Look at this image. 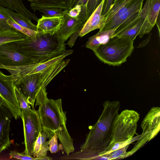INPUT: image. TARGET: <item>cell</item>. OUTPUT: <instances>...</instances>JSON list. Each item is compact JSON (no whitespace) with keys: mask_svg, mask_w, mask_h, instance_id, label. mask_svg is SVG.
I'll return each instance as SVG.
<instances>
[{"mask_svg":"<svg viewBox=\"0 0 160 160\" xmlns=\"http://www.w3.org/2000/svg\"><path fill=\"white\" fill-rule=\"evenodd\" d=\"M103 111L96 123L89 126V131L80 150L75 154L79 160L97 159L99 155L109 145L112 139L113 123L120 109L118 101H105Z\"/></svg>","mask_w":160,"mask_h":160,"instance_id":"obj_1","label":"cell"},{"mask_svg":"<svg viewBox=\"0 0 160 160\" xmlns=\"http://www.w3.org/2000/svg\"><path fill=\"white\" fill-rule=\"evenodd\" d=\"M39 106L37 111L42 131L48 133L49 139L57 135L67 155L73 152L74 150L73 140L66 127V112L63 110L61 99L47 98Z\"/></svg>","mask_w":160,"mask_h":160,"instance_id":"obj_2","label":"cell"},{"mask_svg":"<svg viewBox=\"0 0 160 160\" xmlns=\"http://www.w3.org/2000/svg\"><path fill=\"white\" fill-rule=\"evenodd\" d=\"M65 42L55 34L51 35L38 30L33 36L12 42L35 63L48 61L63 53L66 50Z\"/></svg>","mask_w":160,"mask_h":160,"instance_id":"obj_3","label":"cell"},{"mask_svg":"<svg viewBox=\"0 0 160 160\" xmlns=\"http://www.w3.org/2000/svg\"><path fill=\"white\" fill-rule=\"evenodd\" d=\"M69 59H64L44 70L26 75L14 80L15 85L26 97L32 109H34L36 96L69 63Z\"/></svg>","mask_w":160,"mask_h":160,"instance_id":"obj_4","label":"cell"},{"mask_svg":"<svg viewBox=\"0 0 160 160\" xmlns=\"http://www.w3.org/2000/svg\"><path fill=\"white\" fill-rule=\"evenodd\" d=\"M144 0H114L105 15V24L99 30L106 31L125 26L136 18Z\"/></svg>","mask_w":160,"mask_h":160,"instance_id":"obj_5","label":"cell"},{"mask_svg":"<svg viewBox=\"0 0 160 160\" xmlns=\"http://www.w3.org/2000/svg\"><path fill=\"white\" fill-rule=\"evenodd\" d=\"M133 40L114 36L105 43L100 45L93 52L101 61L112 66H118L126 61L133 51Z\"/></svg>","mask_w":160,"mask_h":160,"instance_id":"obj_6","label":"cell"},{"mask_svg":"<svg viewBox=\"0 0 160 160\" xmlns=\"http://www.w3.org/2000/svg\"><path fill=\"white\" fill-rule=\"evenodd\" d=\"M139 118V113L134 110L125 109L118 114L113 123L111 141L99 157L106 153L115 144L131 140L136 133Z\"/></svg>","mask_w":160,"mask_h":160,"instance_id":"obj_7","label":"cell"},{"mask_svg":"<svg viewBox=\"0 0 160 160\" xmlns=\"http://www.w3.org/2000/svg\"><path fill=\"white\" fill-rule=\"evenodd\" d=\"M21 111V118L23 122L25 145L23 153L32 156L35 142L40 132L42 131V126L37 111L31 108Z\"/></svg>","mask_w":160,"mask_h":160,"instance_id":"obj_8","label":"cell"},{"mask_svg":"<svg viewBox=\"0 0 160 160\" xmlns=\"http://www.w3.org/2000/svg\"><path fill=\"white\" fill-rule=\"evenodd\" d=\"M142 134L133 148L128 152V157L132 155L145 144L153 139L160 129V108L152 107L142 122Z\"/></svg>","mask_w":160,"mask_h":160,"instance_id":"obj_9","label":"cell"},{"mask_svg":"<svg viewBox=\"0 0 160 160\" xmlns=\"http://www.w3.org/2000/svg\"><path fill=\"white\" fill-rule=\"evenodd\" d=\"M73 51V50L71 49L66 50L59 55L42 62L16 66H6L0 65V69H5L7 71L15 80L22 76L42 71L71 54Z\"/></svg>","mask_w":160,"mask_h":160,"instance_id":"obj_10","label":"cell"},{"mask_svg":"<svg viewBox=\"0 0 160 160\" xmlns=\"http://www.w3.org/2000/svg\"><path fill=\"white\" fill-rule=\"evenodd\" d=\"M0 95L3 99V105L9 110L15 119L21 117L22 111L15 94L14 79L11 75H5L0 70Z\"/></svg>","mask_w":160,"mask_h":160,"instance_id":"obj_11","label":"cell"},{"mask_svg":"<svg viewBox=\"0 0 160 160\" xmlns=\"http://www.w3.org/2000/svg\"><path fill=\"white\" fill-rule=\"evenodd\" d=\"M153 27L146 17L138 15L129 23L116 28L114 36L127 38L134 41L138 35L141 38L149 33Z\"/></svg>","mask_w":160,"mask_h":160,"instance_id":"obj_12","label":"cell"},{"mask_svg":"<svg viewBox=\"0 0 160 160\" xmlns=\"http://www.w3.org/2000/svg\"><path fill=\"white\" fill-rule=\"evenodd\" d=\"M34 63L29 57L20 52L12 42L0 45V65L16 66Z\"/></svg>","mask_w":160,"mask_h":160,"instance_id":"obj_13","label":"cell"},{"mask_svg":"<svg viewBox=\"0 0 160 160\" xmlns=\"http://www.w3.org/2000/svg\"><path fill=\"white\" fill-rule=\"evenodd\" d=\"M86 22L80 16L72 18L65 12L62 22L55 34L65 42L72 34L83 27Z\"/></svg>","mask_w":160,"mask_h":160,"instance_id":"obj_14","label":"cell"},{"mask_svg":"<svg viewBox=\"0 0 160 160\" xmlns=\"http://www.w3.org/2000/svg\"><path fill=\"white\" fill-rule=\"evenodd\" d=\"M13 117L5 106H0V153L9 147L12 142L9 137L10 123Z\"/></svg>","mask_w":160,"mask_h":160,"instance_id":"obj_15","label":"cell"},{"mask_svg":"<svg viewBox=\"0 0 160 160\" xmlns=\"http://www.w3.org/2000/svg\"><path fill=\"white\" fill-rule=\"evenodd\" d=\"M105 0L102 2L89 17L83 26L79 36L82 37L94 30H100L105 22V16L102 14L103 7Z\"/></svg>","mask_w":160,"mask_h":160,"instance_id":"obj_16","label":"cell"},{"mask_svg":"<svg viewBox=\"0 0 160 160\" xmlns=\"http://www.w3.org/2000/svg\"><path fill=\"white\" fill-rule=\"evenodd\" d=\"M78 0H37L31 2V8L34 11L44 8H55L64 10L72 8Z\"/></svg>","mask_w":160,"mask_h":160,"instance_id":"obj_17","label":"cell"},{"mask_svg":"<svg viewBox=\"0 0 160 160\" xmlns=\"http://www.w3.org/2000/svg\"><path fill=\"white\" fill-rule=\"evenodd\" d=\"M63 17H46L42 15L37 21V27L38 30L51 35H54L62 22Z\"/></svg>","mask_w":160,"mask_h":160,"instance_id":"obj_18","label":"cell"},{"mask_svg":"<svg viewBox=\"0 0 160 160\" xmlns=\"http://www.w3.org/2000/svg\"><path fill=\"white\" fill-rule=\"evenodd\" d=\"M160 9V0H146L139 15L146 17L154 26L156 23Z\"/></svg>","mask_w":160,"mask_h":160,"instance_id":"obj_19","label":"cell"},{"mask_svg":"<svg viewBox=\"0 0 160 160\" xmlns=\"http://www.w3.org/2000/svg\"><path fill=\"white\" fill-rule=\"evenodd\" d=\"M49 136L48 133L45 131L40 132L36 139L33 147L32 156L39 160H45L48 151H49Z\"/></svg>","mask_w":160,"mask_h":160,"instance_id":"obj_20","label":"cell"},{"mask_svg":"<svg viewBox=\"0 0 160 160\" xmlns=\"http://www.w3.org/2000/svg\"><path fill=\"white\" fill-rule=\"evenodd\" d=\"M0 5L15 11L31 20L36 22L38 20L34 13L26 8L22 0H0Z\"/></svg>","mask_w":160,"mask_h":160,"instance_id":"obj_21","label":"cell"},{"mask_svg":"<svg viewBox=\"0 0 160 160\" xmlns=\"http://www.w3.org/2000/svg\"><path fill=\"white\" fill-rule=\"evenodd\" d=\"M116 29L99 30L97 34L89 38L86 44V47L94 51L100 45L105 43L114 36Z\"/></svg>","mask_w":160,"mask_h":160,"instance_id":"obj_22","label":"cell"},{"mask_svg":"<svg viewBox=\"0 0 160 160\" xmlns=\"http://www.w3.org/2000/svg\"><path fill=\"white\" fill-rule=\"evenodd\" d=\"M0 10L5 13L9 18L19 24L25 28L37 31V25L33 23L31 19L13 10L0 5Z\"/></svg>","mask_w":160,"mask_h":160,"instance_id":"obj_23","label":"cell"},{"mask_svg":"<svg viewBox=\"0 0 160 160\" xmlns=\"http://www.w3.org/2000/svg\"><path fill=\"white\" fill-rule=\"evenodd\" d=\"M102 1L103 0H78L74 6L76 5L80 6L81 11L79 16L86 21Z\"/></svg>","mask_w":160,"mask_h":160,"instance_id":"obj_24","label":"cell"},{"mask_svg":"<svg viewBox=\"0 0 160 160\" xmlns=\"http://www.w3.org/2000/svg\"><path fill=\"white\" fill-rule=\"evenodd\" d=\"M28 37L13 28L7 31L0 30V45L9 42L23 40Z\"/></svg>","mask_w":160,"mask_h":160,"instance_id":"obj_25","label":"cell"},{"mask_svg":"<svg viewBox=\"0 0 160 160\" xmlns=\"http://www.w3.org/2000/svg\"><path fill=\"white\" fill-rule=\"evenodd\" d=\"M129 144H127L119 149L114 150L109 153L104 154L100 157H104L108 160L123 158H126L128 157V152H126V150Z\"/></svg>","mask_w":160,"mask_h":160,"instance_id":"obj_26","label":"cell"},{"mask_svg":"<svg viewBox=\"0 0 160 160\" xmlns=\"http://www.w3.org/2000/svg\"><path fill=\"white\" fill-rule=\"evenodd\" d=\"M14 91L16 98L21 110H28L31 109L27 98L22 92L14 85Z\"/></svg>","mask_w":160,"mask_h":160,"instance_id":"obj_27","label":"cell"},{"mask_svg":"<svg viewBox=\"0 0 160 160\" xmlns=\"http://www.w3.org/2000/svg\"><path fill=\"white\" fill-rule=\"evenodd\" d=\"M7 22L12 28L28 37L33 36L37 32L22 26L10 18L8 19Z\"/></svg>","mask_w":160,"mask_h":160,"instance_id":"obj_28","label":"cell"},{"mask_svg":"<svg viewBox=\"0 0 160 160\" xmlns=\"http://www.w3.org/2000/svg\"><path fill=\"white\" fill-rule=\"evenodd\" d=\"M39 11L46 17H63L65 13V10L55 8H44Z\"/></svg>","mask_w":160,"mask_h":160,"instance_id":"obj_29","label":"cell"},{"mask_svg":"<svg viewBox=\"0 0 160 160\" xmlns=\"http://www.w3.org/2000/svg\"><path fill=\"white\" fill-rule=\"evenodd\" d=\"M9 155L10 158L24 160H39L38 158L36 157L27 155L23 152L20 153L15 150L10 151Z\"/></svg>","mask_w":160,"mask_h":160,"instance_id":"obj_30","label":"cell"},{"mask_svg":"<svg viewBox=\"0 0 160 160\" xmlns=\"http://www.w3.org/2000/svg\"><path fill=\"white\" fill-rule=\"evenodd\" d=\"M9 18V17L0 10V30L7 31L13 29L7 22L8 19Z\"/></svg>","mask_w":160,"mask_h":160,"instance_id":"obj_31","label":"cell"},{"mask_svg":"<svg viewBox=\"0 0 160 160\" xmlns=\"http://www.w3.org/2000/svg\"><path fill=\"white\" fill-rule=\"evenodd\" d=\"M58 137L55 134L49 139V151L52 153H55L60 150L58 142Z\"/></svg>","mask_w":160,"mask_h":160,"instance_id":"obj_32","label":"cell"},{"mask_svg":"<svg viewBox=\"0 0 160 160\" xmlns=\"http://www.w3.org/2000/svg\"><path fill=\"white\" fill-rule=\"evenodd\" d=\"M47 98H48L47 97L46 87H45L41 90L36 96L35 99V107L39 106Z\"/></svg>","mask_w":160,"mask_h":160,"instance_id":"obj_33","label":"cell"},{"mask_svg":"<svg viewBox=\"0 0 160 160\" xmlns=\"http://www.w3.org/2000/svg\"><path fill=\"white\" fill-rule=\"evenodd\" d=\"M65 11L66 13L69 16L72 18H75L79 16L81 11V8L80 6L76 5L70 10Z\"/></svg>","mask_w":160,"mask_h":160,"instance_id":"obj_34","label":"cell"},{"mask_svg":"<svg viewBox=\"0 0 160 160\" xmlns=\"http://www.w3.org/2000/svg\"><path fill=\"white\" fill-rule=\"evenodd\" d=\"M82 27H82L78 30L72 34L70 37V39L67 44L70 48H72L74 46L75 40L78 36H79V33Z\"/></svg>","mask_w":160,"mask_h":160,"instance_id":"obj_35","label":"cell"},{"mask_svg":"<svg viewBox=\"0 0 160 160\" xmlns=\"http://www.w3.org/2000/svg\"><path fill=\"white\" fill-rule=\"evenodd\" d=\"M114 0H105L102 9V14L106 15Z\"/></svg>","mask_w":160,"mask_h":160,"instance_id":"obj_36","label":"cell"},{"mask_svg":"<svg viewBox=\"0 0 160 160\" xmlns=\"http://www.w3.org/2000/svg\"><path fill=\"white\" fill-rule=\"evenodd\" d=\"M3 103V99L1 96L0 95V106L2 105Z\"/></svg>","mask_w":160,"mask_h":160,"instance_id":"obj_37","label":"cell"},{"mask_svg":"<svg viewBox=\"0 0 160 160\" xmlns=\"http://www.w3.org/2000/svg\"><path fill=\"white\" fill-rule=\"evenodd\" d=\"M28 1L30 2H34L37 1V0H28Z\"/></svg>","mask_w":160,"mask_h":160,"instance_id":"obj_38","label":"cell"}]
</instances>
